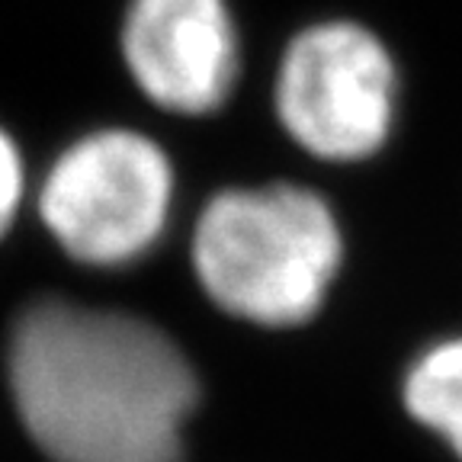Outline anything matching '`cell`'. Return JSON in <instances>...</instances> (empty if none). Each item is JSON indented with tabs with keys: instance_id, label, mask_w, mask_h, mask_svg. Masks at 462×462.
<instances>
[{
	"instance_id": "7",
	"label": "cell",
	"mask_w": 462,
	"mask_h": 462,
	"mask_svg": "<svg viewBox=\"0 0 462 462\" xmlns=\"http://www.w3.org/2000/svg\"><path fill=\"white\" fill-rule=\"evenodd\" d=\"M23 199V161L10 135L0 129V238L7 235Z\"/></svg>"
},
{
	"instance_id": "1",
	"label": "cell",
	"mask_w": 462,
	"mask_h": 462,
	"mask_svg": "<svg viewBox=\"0 0 462 462\" xmlns=\"http://www.w3.org/2000/svg\"><path fill=\"white\" fill-rule=\"evenodd\" d=\"M7 379L51 462H183L199 379L144 318L39 299L10 331Z\"/></svg>"
},
{
	"instance_id": "6",
	"label": "cell",
	"mask_w": 462,
	"mask_h": 462,
	"mask_svg": "<svg viewBox=\"0 0 462 462\" xmlns=\"http://www.w3.org/2000/svg\"><path fill=\"white\" fill-rule=\"evenodd\" d=\"M404 408L462 459V337L427 346L402 383Z\"/></svg>"
},
{
	"instance_id": "4",
	"label": "cell",
	"mask_w": 462,
	"mask_h": 462,
	"mask_svg": "<svg viewBox=\"0 0 462 462\" xmlns=\"http://www.w3.org/2000/svg\"><path fill=\"white\" fill-rule=\"evenodd\" d=\"M273 103L299 148L334 164L363 161L395 123V61L360 23H318L289 42Z\"/></svg>"
},
{
	"instance_id": "2",
	"label": "cell",
	"mask_w": 462,
	"mask_h": 462,
	"mask_svg": "<svg viewBox=\"0 0 462 462\" xmlns=\"http://www.w3.org/2000/svg\"><path fill=\"white\" fill-rule=\"evenodd\" d=\"M340 257L331 206L296 183L225 189L193 228L202 292L222 311L263 328L305 325L325 305Z\"/></svg>"
},
{
	"instance_id": "3",
	"label": "cell",
	"mask_w": 462,
	"mask_h": 462,
	"mask_svg": "<svg viewBox=\"0 0 462 462\" xmlns=\"http://www.w3.org/2000/svg\"><path fill=\"white\" fill-rule=\"evenodd\" d=\"M173 171L152 138L106 129L68 148L39 189V216L80 263L123 267L164 235Z\"/></svg>"
},
{
	"instance_id": "5",
	"label": "cell",
	"mask_w": 462,
	"mask_h": 462,
	"mask_svg": "<svg viewBox=\"0 0 462 462\" xmlns=\"http://www.w3.org/2000/svg\"><path fill=\"white\" fill-rule=\"evenodd\" d=\"M123 55L148 100L206 116L238 80V36L225 0H132Z\"/></svg>"
}]
</instances>
